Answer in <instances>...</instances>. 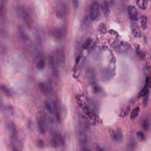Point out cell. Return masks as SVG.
I'll return each instance as SVG.
<instances>
[{
	"instance_id": "18",
	"label": "cell",
	"mask_w": 151,
	"mask_h": 151,
	"mask_svg": "<svg viewBox=\"0 0 151 151\" xmlns=\"http://www.w3.org/2000/svg\"><path fill=\"white\" fill-rule=\"evenodd\" d=\"M116 132L117 134L119 143H121L123 140V134L122 129H120L119 128H117L116 130Z\"/></svg>"
},
{
	"instance_id": "11",
	"label": "cell",
	"mask_w": 151,
	"mask_h": 151,
	"mask_svg": "<svg viewBox=\"0 0 151 151\" xmlns=\"http://www.w3.org/2000/svg\"><path fill=\"white\" fill-rule=\"evenodd\" d=\"M0 91H1L3 93H4L6 96L8 97H11L12 94L11 91H10L8 87L3 84L0 85Z\"/></svg>"
},
{
	"instance_id": "19",
	"label": "cell",
	"mask_w": 151,
	"mask_h": 151,
	"mask_svg": "<svg viewBox=\"0 0 151 151\" xmlns=\"http://www.w3.org/2000/svg\"><path fill=\"white\" fill-rule=\"evenodd\" d=\"M147 21H148V18L146 16L142 15L140 17V24H141V27L142 29L145 30L147 27Z\"/></svg>"
},
{
	"instance_id": "31",
	"label": "cell",
	"mask_w": 151,
	"mask_h": 151,
	"mask_svg": "<svg viewBox=\"0 0 151 151\" xmlns=\"http://www.w3.org/2000/svg\"><path fill=\"white\" fill-rule=\"evenodd\" d=\"M93 89L95 90V92H99L100 91V87L97 85H93Z\"/></svg>"
},
{
	"instance_id": "22",
	"label": "cell",
	"mask_w": 151,
	"mask_h": 151,
	"mask_svg": "<svg viewBox=\"0 0 151 151\" xmlns=\"http://www.w3.org/2000/svg\"><path fill=\"white\" fill-rule=\"evenodd\" d=\"M44 103V106H45V107H46V109L47 111L50 113H52L53 112V108H52V105H51V104H50V102L48 101V100H45Z\"/></svg>"
},
{
	"instance_id": "5",
	"label": "cell",
	"mask_w": 151,
	"mask_h": 151,
	"mask_svg": "<svg viewBox=\"0 0 151 151\" xmlns=\"http://www.w3.org/2000/svg\"><path fill=\"white\" fill-rule=\"evenodd\" d=\"M128 13L129 18L132 21H136L138 19V13L135 6L129 5L128 7Z\"/></svg>"
},
{
	"instance_id": "21",
	"label": "cell",
	"mask_w": 151,
	"mask_h": 151,
	"mask_svg": "<svg viewBox=\"0 0 151 151\" xmlns=\"http://www.w3.org/2000/svg\"><path fill=\"white\" fill-rule=\"evenodd\" d=\"M44 67H45V62L42 60H39V61L36 64V68L38 70H40V71H41V70H44Z\"/></svg>"
},
{
	"instance_id": "32",
	"label": "cell",
	"mask_w": 151,
	"mask_h": 151,
	"mask_svg": "<svg viewBox=\"0 0 151 151\" xmlns=\"http://www.w3.org/2000/svg\"><path fill=\"white\" fill-rule=\"evenodd\" d=\"M109 33L111 34H113V36H117L118 34L116 32H115V30H109Z\"/></svg>"
},
{
	"instance_id": "28",
	"label": "cell",
	"mask_w": 151,
	"mask_h": 151,
	"mask_svg": "<svg viewBox=\"0 0 151 151\" xmlns=\"http://www.w3.org/2000/svg\"><path fill=\"white\" fill-rule=\"evenodd\" d=\"M37 145L39 147V148H43L44 146V142L43 140H38L37 141Z\"/></svg>"
},
{
	"instance_id": "6",
	"label": "cell",
	"mask_w": 151,
	"mask_h": 151,
	"mask_svg": "<svg viewBox=\"0 0 151 151\" xmlns=\"http://www.w3.org/2000/svg\"><path fill=\"white\" fill-rule=\"evenodd\" d=\"M51 144L53 147L63 145L64 144V139L60 134H55L51 140Z\"/></svg>"
},
{
	"instance_id": "24",
	"label": "cell",
	"mask_w": 151,
	"mask_h": 151,
	"mask_svg": "<svg viewBox=\"0 0 151 151\" xmlns=\"http://www.w3.org/2000/svg\"><path fill=\"white\" fill-rule=\"evenodd\" d=\"M5 11V1L1 2L0 5V19H2L4 16Z\"/></svg>"
},
{
	"instance_id": "2",
	"label": "cell",
	"mask_w": 151,
	"mask_h": 151,
	"mask_svg": "<svg viewBox=\"0 0 151 151\" xmlns=\"http://www.w3.org/2000/svg\"><path fill=\"white\" fill-rule=\"evenodd\" d=\"M68 8L64 3H60L56 8V15L59 18H64L68 15Z\"/></svg>"
},
{
	"instance_id": "14",
	"label": "cell",
	"mask_w": 151,
	"mask_h": 151,
	"mask_svg": "<svg viewBox=\"0 0 151 151\" xmlns=\"http://www.w3.org/2000/svg\"><path fill=\"white\" fill-rule=\"evenodd\" d=\"M18 35L19 38L24 42H27L29 40L28 36H27V34L22 28H19L18 29Z\"/></svg>"
},
{
	"instance_id": "12",
	"label": "cell",
	"mask_w": 151,
	"mask_h": 151,
	"mask_svg": "<svg viewBox=\"0 0 151 151\" xmlns=\"http://www.w3.org/2000/svg\"><path fill=\"white\" fill-rule=\"evenodd\" d=\"M39 88L40 90H41V92L44 95H46L50 92V87L46 83H40Z\"/></svg>"
},
{
	"instance_id": "7",
	"label": "cell",
	"mask_w": 151,
	"mask_h": 151,
	"mask_svg": "<svg viewBox=\"0 0 151 151\" xmlns=\"http://www.w3.org/2000/svg\"><path fill=\"white\" fill-rule=\"evenodd\" d=\"M53 37L57 40H60L64 38L65 36L64 30L60 28H54L52 32Z\"/></svg>"
},
{
	"instance_id": "33",
	"label": "cell",
	"mask_w": 151,
	"mask_h": 151,
	"mask_svg": "<svg viewBox=\"0 0 151 151\" xmlns=\"http://www.w3.org/2000/svg\"><path fill=\"white\" fill-rule=\"evenodd\" d=\"M96 149V150L97 151H104L103 149V148L102 147L99 146H97Z\"/></svg>"
},
{
	"instance_id": "35",
	"label": "cell",
	"mask_w": 151,
	"mask_h": 151,
	"mask_svg": "<svg viewBox=\"0 0 151 151\" xmlns=\"http://www.w3.org/2000/svg\"><path fill=\"white\" fill-rule=\"evenodd\" d=\"M1 104V98H0V105Z\"/></svg>"
},
{
	"instance_id": "29",
	"label": "cell",
	"mask_w": 151,
	"mask_h": 151,
	"mask_svg": "<svg viewBox=\"0 0 151 151\" xmlns=\"http://www.w3.org/2000/svg\"><path fill=\"white\" fill-rule=\"evenodd\" d=\"M136 52H137V54L141 57V58H144L145 55H144V53L142 52V50H140V49L138 47V48H136Z\"/></svg>"
},
{
	"instance_id": "13",
	"label": "cell",
	"mask_w": 151,
	"mask_h": 151,
	"mask_svg": "<svg viewBox=\"0 0 151 151\" xmlns=\"http://www.w3.org/2000/svg\"><path fill=\"white\" fill-rule=\"evenodd\" d=\"M8 130L13 138H14L17 134V128L14 123L11 122L8 125Z\"/></svg>"
},
{
	"instance_id": "8",
	"label": "cell",
	"mask_w": 151,
	"mask_h": 151,
	"mask_svg": "<svg viewBox=\"0 0 151 151\" xmlns=\"http://www.w3.org/2000/svg\"><path fill=\"white\" fill-rule=\"evenodd\" d=\"M130 27H131V30L133 34L136 37H141V33H140V28L136 23H132L130 25Z\"/></svg>"
},
{
	"instance_id": "15",
	"label": "cell",
	"mask_w": 151,
	"mask_h": 151,
	"mask_svg": "<svg viewBox=\"0 0 151 151\" xmlns=\"http://www.w3.org/2000/svg\"><path fill=\"white\" fill-rule=\"evenodd\" d=\"M109 132L110 138H111V139L112 140V141L115 142V143H119L116 130H115L112 129H110L109 130Z\"/></svg>"
},
{
	"instance_id": "16",
	"label": "cell",
	"mask_w": 151,
	"mask_h": 151,
	"mask_svg": "<svg viewBox=\"0 0 151 151\" xmlns=\"http://www.w3.org/2000/svg\"><path fill=\"white\" fill-rule=\"evenodd\" d=\"M142 126L143 129L146 130V131H148L150 128V123L149 120L148 118H145L143 119L142 122Z\"/></svg>"
},
{
	"instance_id": "10",
	"label": "cell",
	"mask_w": 151,
	"mask_h": 151,
	"mask_svg": "<svg viewBox=\"0 0 151 151\" xmlns=\"http://www.w3.org/2000/svg\"><path fill=\"white\" fill-rule=\"evenodd\" d=\"M148 4V0H136V5L142 10H145L147 8Z\"/></svg>"
},
{
	"instance_id": "34",
	"label": "cell",
	"mask_w": 151,
	"mask_h": 151,
	"mask_svg": "<svg viewBox=\"0 0 151 151\" xmlns=\"http://www.w3.org/2000/svg\"><path fill=\"white\" fill-rule=\"evenodd\" d=\"M81 151H91V150L89 148H86V147H83Z\"/></svg>"
},
{
	"instance_id": "30",
	"label": "cell",
	"mask_w": 151,
	"mask_h": 151,
	"mask_svg": "<svg viewBox=\"0 0 151 151\" xmlns=\"http://www.w3.org/2000/svg\"><path fill=\"white\" fill-rule=\"evenodd\" d=\"M91 42H92V40L90 38H89L88 40H87V41L86 42V43L84 44V48L85 49H87L89 47L90 44H91Z\"/></svg>"
},
{
	"instance_id": "25",
	"label": "cell",
	"mask_w": 151,
	"mask_h": 151,
	"mask_svg": "<svg viewBox=\"0 0 151 151\" xmlns=\"http://www.w3.org/2000/svg\"><path fill=\"white\" fill-rule=\"evenodd\" d=\"M136 135L138 136V138L140 140H142V141H145V140H146V136H145V134L142 132V131H138L137 133H136Z\"/></svg>"
},
{
	"instance_id": "4",
	"label": "cell",
	"mask_w": 151,
	"mask_h": 151,
	"mask_svg": "<svg viewBox=\"0 0 151 151\" xmlns=\"http://www.w3.org/2000/svg\"><path fill=\"white\" fill-rule=\"evenodd\" d=\"M100 5L97 2L93 3L90 8V17L92 21L96 20L100 15Z\"/></svg>"
},
{
	"instance_id": "17",
	"label": "cell",
	"mask_w": 151,
	"mask_h": 151,
	"mask_svg": "<svg viewBox=\"0 0 151 151\" xmlns=\"http://www.w3.org/2000/svg\"><path fill=\"white\" fill-rule=\"evenodd\" d=\"M140 113V108L139 107H135L132 111L131 114H130V119L132 120L135 119L139 115Z\"/></svg>"
},
{
	"instance_id": "9",
	"label": "cell",
	"mask_w": 151,
	"mask_h": 151,
	"mask_svg": "<svg viewBox=\"0 0 151 151\" xmlns=\"http://www.w3.org/2000/svg\"><path fill=\"white\" fill-rule=\"evenodd\" d=\"M100 8H101L103 15L105 17L107 18L109 15L110 11L109 3H107V1H104L103 3H102L101 5H100Z\"/></svg>"
},
{
	"instance_id": "1",
	"label": "cell",
	"mask_w": 151,
	"mask_h": 151,
	"mask_svg": "<svg viewBox=\"0 0 151 151\" xmlns=\"http://www.w3.org/2000/svg\"><path fill=\"white\" fill-rule=\"evenodd\" d=\"M17 13L18 15L21 17L24 23L28 27H31L33 24V19L27 11V9L23 7H19L17 8Z\"/></svg>"
},
{
	"instance_id": "3",
	"label": "cell",
	"mask_w": 151,
	"mask_h": 151,
	"mask_svg": "<svg viewBox=\"0 0 151 151\" xmlns=\"http://www.w3.org/2000/svg\"><path fill=\"white\" fill-rule=\"evenodd\" d=\"M53 58L56 63L60 66L63 65L65 63V60H66L64 50L62 48H57L54 52Z\"/></svg>"
},
{
	"instance_id": "23",
	"label": "cell",
	"mask_w": 151,
	"mask_h": 151,
	"mask_svg": "<svg viewBox=\"0 0 151 151\" xmlns=\"http://www.w3.org/2000/svg\"><path fill=\"white\" fill-rule=\"evenodd\" d=\"M38 129L40 130V132H41L42 134H44L46 130H45V128H44V123L42 121V120H39V121H38Z\"/></svg>"
},
{
	"instance_id": "27",
	"label": "cell",
	"mask_w": 151,
	"mask_h": 151,
	"mask_svg": "<svg viewBox=\"0 0 151 151\" xmlns=\"http://www.w3.org/2000/svg\"><path fill=\"white\" fill-rule=\"evenodd\" d=\"M72 4L74 9H77L79 8L80 4L79 0H72Z\"/></svg>"
},
{
	"instance_id": "20",
	"label": "cell",
	"mask_w": 151,
	"mask_h": 151,
	"mask_svg": "<svg viewBox=\"0 0 151 151\" xmlns=\"http://www.w3.org/2000/svg\"><path fill=\"white\" fill-rule=\"evenodd\" d=\"M107 31V27L105 24L101 23L99 25L98 27V32L100 34H103L105 33Z\"/></svg>"
},
{
	"instance_id": "26",
	"label": "cell",
	"mask_w": 151,
	"mask_h": 151,
	"mask_svg": "<svg viewBox=\"0 0 151 151\" xmlns=\"http://www.w3.org/2000/svg\"><path fill=\"white\" fill-rule=\"evenodd\" d=\"M149 96V91H148L145 94V95L144 96V107H146L147 106V105H148Z\"/></svg>"
}]
</instances>
